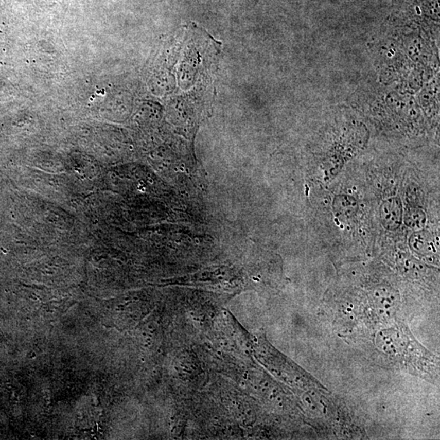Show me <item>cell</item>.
<instances>
[{
    "label": "cell",
    "instance_id": "1",
    "mask_svg": "<svg viewBox=\"0 0 440 440\" xmlns=\"http://www.w3.org/2000/svg\"><path fill=\"white\" fill-rule=\"evenodd\" d=\"M403 207L399 198L385 200L380 206L381 222L389 231L397 230L403 222Z\"/></svg>",
    "mask_w": 440,
    "mask_h": 440
},
{
    "label": "cell",
    "instance_id": "2",
    "mask_svg": "<svg viewBox=\"0 0 440 440\" xmlns=\"http://www.w3.org/2000/svg\"><path fill=\"white\" fill-rule=\"evenodd\" d=\"M409 243L413 251L423 255H430L436 252L434 237L429 232L424 231L423 229L415 231L409 239Z\"/></svg>",
    "mask_w": 440,
    "mask_h": 440
},
{
    "label": "cell",
    "instance_id": "3",
    "mask_svg": "<svg viewBox=\"0 0 440 440\" xmlns=\"http://www.w3.org/2000/svg\"><path fill=\"white\" fill-rule=\"evenodd\" d=\"M358 207L356 200L345 194L337 196L332 203L333 212L338 217L342 219H350L353 217L358 210Z\"/></svg>",
    "mask_w": 440,
    "mask_h": 440
},
{
    "label": "cell",
    "instance_id": "4",
    "mask_svg": "<svg viewBox=\"0 0 440 440\" xmlns=\"http://www.w3.org/2000/svg\"><path fill=\"white\" fill-rule=\"evenodd\" d=\"M403 220L409 228L418 231L425 227L427 215L421 208L409 205L403 212Z\"/></svg>",
    "mask_w": 440,
    "mask_h": 440
},
{
    "label": "cell",
    "instance_id": "5",
    "mask_svg": "<svg viewBox=\"0 0 440 440\" xmlns=\"http://www.w3.org/2000/svg\"><path fill=\"white\" fill-rule=\"evenodd\" d=\"M406 197H407L408 202L410 204L411 206L419 207L418 205L421 203L420 201L423 200V193L417 187H411L410 186L408 188Z\"/></svg>",
    "mask_w": 440,
    "mask_h": 440
}]
</instances>
